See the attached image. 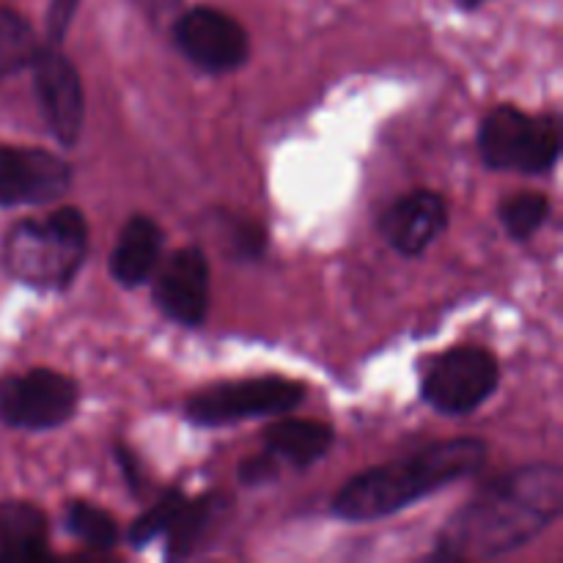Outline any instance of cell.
<instances>
[{
	"instance_id": "cell-3",
	"label": "cell",
	"mask_w": 563,
	"mask_h": 563,
	"mask_svg": "<svg viewBox=\"0 0 563 563\" xmlns=\"http://www.w3.org/2000/svg\"><path fill=\"white\" fill-rule=\"evenodd\" d=\"M88 256V220L77 207L44 218H22L3 236V269L36 291H64L75 284Z\"/></svg>"
},
{
	"instance_id": "cell-16",
	"label": "cell",
	"mask_w": 563,
	"mask_h": 563,
	"mask_svg": "<svg viewBox=\"0 0 563 563\" xmlns=\"http://www.w3.org/2000/svg\"><path fill=\"white\" fill-rule=\"evenodd\" d=\"M333 443L335 429L313 418H284L264 429V451L295 471H308L317 465L328 456Z\"/></svg>"
},
{
	"instance_id": "cell-19",
	"label": "cell",
	"mask_w": 563,
	"mask_h": 563,
	"mask_svg": "<svg viewBox=\"0 0 563 563\" xmlns=\"http://www.w3.org/2000/svg\"><path fill=\"white\" fill-rule=\"evenodd\" d=\"M218 234L225 253L236 262H258L267 251V229L247 214L223 212L218 214Z\"/></svg>"
},
{
	"instance_id": "cell-2",
	"label": "cell",
	"mask_w": 563,
	"mask_h": 563,
	"mask_svg": "<svg viewBox=\"0 0 563 563\" xmlns=\"http://www.w3.org/2000/svg\"><path fill=\"white\" fill-rule=\"evenodd\" d=\"M484 462H487L484 440H438L423 445L421 451L352 476L335 493L330 511L344 522H374L394 517L451 484L476 476Z\"/></svg>"
},
{
	"instance_id": "cell-6",
	"label": "cell",
	"mask_w": 563,
	"mask_h": 563,
	"mask_svg": "<svg viewBox=\"0 0 563 563\" xmlns=\"http://www.w3.org/2000/svg\"><path fill=\"white\" fill-rule=\"evenodd\" d=\"M80 385L55 368H27L0 377V427L49 432L77 416Z\"/></svg>"
},
{
	"instance_id": "cell-25",
	"label": "cell",
	"mask_w": 563,
	"mask_h": 563,
	"mask_svg": "<svg viewBox=\"0 0 563 563\" xmlns=\"http://www.w3.org/2000/svg\"><path fill=\"white\" fill-rule=\"evenodd\" d=\"M451 3H454L456 9H462V11H478L482 5H487L489 0H451Z\"/></svg>"
},
{
	"instance_id": "cell-21",
	"label": "cell",
	"mask_w": 563,
	"mask_h": 563,
	"mask_svg": "<svg viewBox=\"0 0 563 563\" xmlns=\"http://www.w3.org/2000/svg\"><path fill=\"white\" fill-rule=\"evenodd\" d=\"M187 495L181 493L179 487L168 489V493L163 495V498L154 500L152 506H148L146 511H143L141 517H137L135 522H132L130 528H126V544L135 550L146 548V544H152L154 539L165 537L168 533V528L174 526L176 515L181 511V506H185Z\"/></svg>"
},
{
	"instance_id": "cell-11",
	"label": "cell",
	"mask_w": 563,
	"mask_h": 563,
	"mask_svg": "<svg viewBox=\"0 0 563 563\" xmlns=\"http://www.w3.org/2000/svg\"><path fill=\"white\" fill-rule=\"evenodd\" d=\"M152 300L165 319L181 328H201L207 322L209 300V258L198 245L179 247L168 258H159L148 278Z\"/></svg>"
},
{
	"instance_id": "cell-14",
	"label": "cell",
	"mask_w": 563,
	"mask_h": 563,
	"mask_svg": "<svg viewBox=\"0 0 563 563\" xmlns=\"http://www.w3.org/2000/svg\"><path fill=\"white\" fill-rule=\"evenodd\" d=\"M163 225L148 214H130L126 223L121 225L113 253H110V275L115 284L124 289H137V286L148 284L163 258Z\"/></svg>"
},
{
	"instance_id": "cell-7",
	"label": "cell",
	"mask_w": 563,
	"mask_h": 563,
	"mask_svg": "<svg viewBox=\"0 0 563 563\" xmlns=\"http://www.w3.org/2000/svg\"><path fill=\"white\" fill-rule=\"evenodd\" d=\"M498 357L476 344L445 350L423 366L421 396L443 416H471L498 390Z\"/></svg>"
},
{
	"instance_id": "cell-9",
	"label": "cell",
	"mask_w": 563,
	"mask_h": 563,
	"mask_svg": "<svg viewBox=\"0 0 563 563\" xmlns=\"http://www.w3.org/2000/svg\"><path fill=\"white\" fill-rule=\"evenodd\" d=\"M27 69L33 71V91L49 135L58 146L75 148L86 121V91H82L80 71L66 58L64 49L44 42H38Z\"/></svg>"
},
{
	"instance_id": "cell-20",
	"label": "cell",
	"mask_w": 563,
	"mask_h": 563,
	"mask_svg": "<svg viewBox=\"0 0 563 563\" xmlns=\"http://www.w3.org/2000/svg\"><path fill=\"white\" fill-rule=\"evenodd\" d=\"M498 218L504 229L509 231L511 240L526 242L548 223L550 218V198L544 192H517V196L506 198L498 209Z\"/></svg>"
},
{
	"instance_id": "cell-8",
	"label": "cell",
	"mask_w": 563,
	"mask_h": 563,
	"mask_svg": "<svg viewBox=\"0 0 563 563\" xmlns=\"http://www.w3.org/2000/svg\"><path fill=\"white\" fill-rule=\"evenodd\" d=\"M176 49L203 75H229L251 58V36L229 11L214 5H192L170 25Z\"/></svg>"
},
{
	"instance_id": "cell-15",
	"label": "cell",
	"mask_w": 563,
	"mask_h": 563,
	"mask_svg": "<svg viewBox=\"0 0 563 563\" xmlns=\"http://www.w3.org/2000/svg\"><path fill=\"white\" fill-rule=\"evenodd\" d=\"M53 559L49 520L31 500H0V563H38Z\"/></svg>"
},
{
	"instance_id": "cell-1",
	"label": "cell",
	"mask_w": 563,
	"mask_h": 563,
	"mask_svg": "<svg viewBox=\"0 0 563 563\" xmlns=\"http://www.w3.org/2000/svg\"><path fill=\"white\" fill-rule=\"evenodd\" d=\"M563 509V471L555 462H533L489 478L445 522L432 561L500 559L531 544Z\"/></svg>"
},
{
	"instance_id": "cell-5",
	"label": "cell",
	"mask_w": 563,
	"mask_h": 563,
	"mask_svg": "<svg viewBox=\"0 0 563 563\" xmlns=\"http://www.w3.org/2000/svg\"><path fill=\"white\" fill-rule=\"evenodd\" d=\"M308 396L306 383L267 374V377L225 379L207 385L185 399V418L192 427L223 429L251 418L284 416L302 405Z\"/></svg>"
},
{
	"instance_id": "cell-10",
	"label": "cell",
	"mask_w": 563,
	"mask_h": 563,
	"mask_svg": "<svg viewBox=\"0 0 563 563\" xmlns=\"http://www.w3.org/2000/svg\"><path fill=\"white\" fill-rule=\"evenodd\" d=\"M75 185V168L47 148L0 143V207H44Z\"/></svg>"
},
{
	"instance_id": "cell-13",
	"label": "cell",
	"mask_w": 563,
	"mask_h": 563,
	"mask_svg": "<svg viewBox=\"0 0 563 563\" xmlns=\"http://www.w3.org/2000/svg\"><path fill=\"white\" fill-rule=\"evenodd\" d=\"M234 506V498L229 493H203L198 498H187L176 515L174 526L165 533V539H168L165 559L185 561L203 553L218 539V533L229 526Z\"/></svg>"
},
{
	"instance_id": "cell-18",
	"label": "cell",
	"mask_w": 563,
	"mask_h": 563,
	"mask_svg": "<svg viewBox=\"0 0 563 563\" xmlns=\"http://www.w3.org/2000/svg\"><path fill=\"white\" fill-rule=\"evenodd\" d=\"M64 526L77 542L97 550V553L113 550L115 544L121 542V531L119 526H115L113 515H108L104 509H99V506L88 504V500L82 498H75L69 506H66Z\"/></svg>"
},
{
	"instance_id": "cell-22",
	"label": "cell",
	"mask_w": 563,
	"mask_h": 563,
	"mask_svg": "<svg viewBox=\"0 0 563 563\" xmlns=\"http://www.w3.org/2000/svg\"><path fill=\"white\" fill-rule=\"evenodd\" d=\"M236 478L245 487H264V484H273L280 478V462L273 454H267V451H262V454H253L240 462Z\"/></svg>"
},
{
	"instance_id": "cell-23",
	"label": "cell",
	"mask_w": 563,
	"mask_h": 563,
	"mask_svg": "<svg viewBox=\"0 0 563 563\" xmlns=\"http://www.w3.org/2000/svg\"><path fill=\"white\" fill-rule=\"evenodd\" d=\"M77 9H80V0H49L47 16H44V44H55V47L64 44Z\"/></svg>"
},
{
	"instance_id": "cell-17",
	"label": "cell",
	"mask_w": 563,
	"mask_h": 563,
	"mask_svg": "<svg viewBox=\"0 0 563 563\" xmlns=\"http://www.w3.org/2000/svg\"><path fill=\"white\" fill-rule=\"evenodd\" d=\"M38 49V38L31 22L20 11L0 5V82L16 71L27 69Z\"/></svg>"
},
{
	"instance_id": "cell-24",
	"label": "cell",
	"mask_w": 563,
	"mask_h": 563,
	"mask_svg": "<svg viewBox=\"0 0 563 563\" xmlns=\"http://www.w3.org/2000/svg\"><path fill=\"white\" fill-rule=\"evenodd\" d=\"M115 462L121 467V476H124L126 487H130L132 495H141L143 489V476H141V465H137V456L132 454L130 445L115 443Z\"/></svg>"
},
{
	"instance_id": "cell-12",
	"label": "cell",
	"mask_w": 563,
	"mask_h": 563,
	"mask_svg": "<svg viewBox=\"0 0 563 563\" xmlns=\"http://www.w3.org/2000/svg\"><path fill=\"white\" fill-rule=\"evenodd\" d=\"M451 223V209L438 190H412L379 214V234L396 253L416 258L440 240Z\"/></svg>"
},
{
	"instance_id": "cell-4",
	"label": "cell",
	"mask_w": 563,
	"mask_h": 563,
	"mask_svg": "<svg viewBox=\"0 0 563 563\" xmlns=\"http://www.w3.org/2000/svg\"><path fill=\"white\" fill-rule=\"evenodd\" d=\"M478 154L493 170L550 174L561 157L559 113L531 115L515 104H498L478 126Z\"/></svg>"
}]
</instances>
